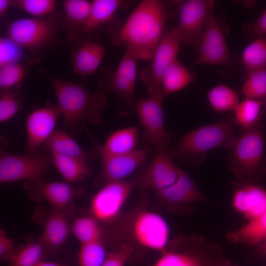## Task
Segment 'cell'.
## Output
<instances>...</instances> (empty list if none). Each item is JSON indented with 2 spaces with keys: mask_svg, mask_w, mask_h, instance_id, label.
Listing matches in <instances>:
<instances>
[{
  "mask_svg": "<svg viewBox=\"0 0 266 266\" xmlns=\"http://www.w3.org/2000/svg\"><path fill=\"white\" fill-rule=\"evenodd\" d=\"M69 215L65 211L53 208L47 215L42 233L38 240L45 256L57 257L66 241L70 230Z\"/></svg>",
  "mask_w": 266,
  "mask_h": 266,
  "instance_id": "ffe728a7",
  "label": "cell"
},
{
  "mask_svg": "<svg viewBox=\"0 0 266 266\" xmlns=\"http://www.w3.org/2000/svg\"><path fill=\"white\" fill-rule=\"evenodd\" d=\"M34 266H63L62 264L51 261L42 260L38 262Z\"/></svg>",
  "mask_w": 266,
  "mask_h": 266,
  "instance_id": "bcb514c9",
  "label": "cell"
},
{
  "mask_svg": "<svg viewBox=\"0 0 266 266\" xmlns=\"http://www.w3.org/2000/svg\"><path fill=\"white\" fill-rule=\"evenodd\" d=\"M57 100L61 116L66 126L75 131L87 121L98 125L102 121V113L108 104L106 94L92 93L83 84L48 76Z\"/></svg>",
  "mask_w": 266,
  "mask_h": 266,
  "instance_id": "7a4b0ae2",
  "label": "cell"
},
{
  "mask_svg": "<svg viewBox=\"0 0 266 266\" xmlns=\"http://www.w3.org/2000/svg\"><path fill=\"white\" fill-rule=\"evenodd\" d=\"M91 1L86 0H66L64 1L65 20L62 29L65 28L67 38L78 40L84 33V26L89 16Z\"/></svg>",
  "mask_w": 266,
  "mask_h": 266,
  "instance_id": "603a6c76",
  "label": "cell"
},
{
  "mask_svg": "<svg viewBox=\"0 0 266 266\" xmlns=\"http://www.w3.org/2000/svg\"><path fill=\"white\" fill-rule=\"evenodd\" d=\"M261 100L245 98L240 101L234 110V124L244 130L248 129L260 122V113L262 107Z\"/></svg>",
  "mask_w": 266,
  "mask_h": 266,
  "instance_id": "d6a6232c",
  "label": "cell"
},
{
  "mask_svg": "<svg viewBox=\"0 0 266 266\" xmlns=\"http://www.w3.org/2000/svg\"><path fill=\"white\" fill-rule=\"evenodd\" d=\"M138 142V127H131L119 130L111 134L101 147L107 153L123 155L136 150Z\"/></svg>",
  "mask_w": 266,
  "mask_h": 266,
  "instance_id": "f1b7e54d",
  "label": "cell"
},
{
  "mask_svg": "<svg viewBox=\"0 0 266 266\" xmlns=\"http://www.w3.org/2000/svg\"><path fill=\"white\" fill-rule=\"evenodd\" d=\"M222 266H230V264L228 263V262H227L226 264L223 265Z\"/></svg>",
  "mask_w": 266,
  "mask_h": 266,
  "instance_id": "7dc6e473",
  "label": "cell"
},
{
  "mask_svg": "<svg viewBox=\"0 0 266 266\" xmlns=\"http://www.w3.org/2000/svg\"><path fill=\"white\" fill-rule=\"evenodd\" d=\"M167 13L163 1L143 0L116 30H108L113 43L125 45L137 59L150 60L165 31Z\"/></svg>",
  "mask_w": 266,
  "mask_h": 266,
  "instance_id": "6da1fadb",
  "label": "cell"
},
{
  "mask_svg": "<svg viewBox=\"0 0 266 266\" xmlns=\"http://www.w3.org/2000/svg\"><path fill=\"white\" fill-rule=\"evenodd\" d=\"M101 240L80 245L79 266H102L108 255Z\"/></svg>",
  "mask_w": 266,
  "mask_h": 266,
  "instance_id": "836d02e7",
  "label": "cell"
},
{
  "mask_svg": "<svg viewBox=\"0 0 266 266\" xmlns=\"http://www.w3.org/2000/svg\"><path fill=\"white\" fill-rule=\"evenodd\" d=\"M227 238L231 242L244 243L252 247L263 242L266 239V210L240 228L228 233Z\"/></svg>",
  "mask_w": 266,
  "mask_h": 266,
  "instance_id": "4316f807",
  "label": "cell"
},
{
  "mask_svg": "<svg viewBox=\"0 0 266 266\" xmlns=\"http://www.w3.org/2000/svg\"><path fill=\"white\" fill-rule=\"evenodd\" d=\"M257 253L262 256H266V239L255 246Z\"/></svg>",
  "mask_w": 266,
  "mask_h": 266,
  "instance_id": "f6af8a7d",
  "label": "cell"
},
{
  "mask_svg": "<svg viewBox=\"0 0 266 266\" xmlns=\"http://www.w3.org/2000/svg\"><path fill=\"white\" fill-rule=\"evenodd\" d=\"M18 47L9 38H0V66L9 63L18 62L21 55Z\"/></svg>",
  "mask_w": 266,
  "mask_h": 266,
  "instance_id": "60d3db41",
  "label": "cell"
},
{
  "mask_svg": "<svg viewBox=\"0 0 266 266\" xmlns=\"http://www.w3.org/2000/svg\"><path fill=\"white\" fill-rule=\"evenodd\" d=\"M161 254L153 266H222L227 262L219 245L198 235L176 237Z\"/></svg>",
  "mask_w": 266,
  "mask_h": 266,
  "instance_id": "5b68a950",
  "label": "cell"
},
{
  "mask_svg": "<svg viewBox=\"0 0 266 266\" xmlns=\"http://www.w3.org/2000/svg\"><path fill=\"white\" fill-rule=\"evenodd\" d=\"M22 97L17 89L0 90V122L3 123L13 118L20 109Z\"/></svg>",
  "mask_w": 266,
  "mask_h": 266,
  "instance_id": "8d00e7d4",
  "label": "cell"
},
{
  "mask_svg": "<svg viewBox=\"0 0 266 266\" xmlns=\"http://www.w3.org/2000/svg\"><path fill=\"white\" fill-rule=\"evenodd\" d=\"M12 0H0V17L2 18L5 14Z\"/></svg>",
  "mask_w": 266,
  "mask_h": 266,
  "instance_id": "ee69618b",
  "label": "cell"
},
{
  "mask_svg": "<svg viewBox=\"0 0 266 266\" xmlns=\"http://www.w3.org/2000/svg\"><path fill=\"white\" fill-rule=\"evenodd\" d=\"M233 115L228 114L219 122L203 125L180 137L170 152L174 161L197 169L207 152L217 147L230 151L236 137L233 126Z\"/></svg>",
  "mask_w": 266,
  "mask_h": 266,
  "instance_id": "3957f363",
  "label": "cell"
},
{
  "mask_svg": "<svg viewBox=\"0 0 266 266\" xmlns=\"http://www.w3.org/2000/svg\"><path fill=\"white\" fill-rule=\"evenodd\" d=\"M43 144L50 153L78 158L86 161L93 160L98 156L95 149H84L63 130H55Z\"/></svg>",
  "mask_w": 266,
  "mask_h": 266,
  "instance_id": "cb8c5ba5",
  "label": "cell"
},
{
  "mask_svg": "<svg viewBox=\"0 0 266 266\" xmlns=\"http://www.w3.org/2000/svg\"><path fill=\"white\" fill-rule=\"evenodd\" d=\"M81 126L92 143L99 156L102 167V177L106 183L124 180L137 168L146 163L151 149L135 150L123 155H113L106 153L101 145L93 136L85 122Z\"/></svg>",
  "mask_w": 266,
  "mask_h": 266,
  "instance_id": "7c38bea8",
  "label": "cell"
},
{
  "mask_svg": "<svg viewBox=\"0 0 266 266\" xmlns=\"http://www.w3.org/2000/svg\"><path fill=\"white\" fill-rule=\"evenodd\" d=\"M234 209L249 221L266 210V190L249 182H242L232 198Z\"/></svg>",
  "mask_w": 266,
  "mask_h": 266,
  "instance_id": "44dd1931",
  "label": "cell"
},
{
  "mask_svg": "<svg viewBox=\"0 0 266 266\" xmlns=\"http://www.w3.org/2000/svg\"><path fill=\"white\" fill-rule=\"evenodd\" d=\"M241 60L247 74L266 69V36L254 39L243 50Z\"/></svg>",
  "mask_w": 266,
  "mask_h": 266,
  "instance_id": "1f68e13d",
  "label": "cell"
},
{
  "mask_svg": "<svg viewBox=\"0 0 266 266\" xmlns=\"http://www.w3.org/2000/svg\"><path fill=\"white\" fill-rule=\"evenodd\" d=\"M24 188L34 198L47 200L54 208L70 215V206L74 200L83 196L85 189L66 182L47 181L43 178L26 181Z\"/></svg>",
  "mask_w": 266,
  "mask_h": 266,
  "instance_id": "e0dca14e",
  "label": "cell"
},
{
  "mask_svg": "<svg viewBox=\"0 0 266 266\" xmlns=\"http://www.w3.org/2000/svg\"><path fill=\"white\" fill-rule=\"evenodd\" d=\"M181 170L175 164L169 147L157 148L151 162L132 180L135 188L157 192L173 184Z\"/></svg>",
  "mask_w": 266,
  "mask_h": 266,
  "instance_id": "9a60e30c",
  "label": "cell"
},
{
  "mask_svg": "<svg viewBox=\"0 0 266 266\" xmlns=\"http://www.w3.org/2000/svg\"><path fill=\"white\" fill-rule=\"evenodd\" d=\"M137 59L126 49L115 70L101 68L97 83L100 91L111 93L118 103V113L127 116L135 111L134 101Z\"/></svg>",
  "mask_w": 266,
  "mask_h": 266,
  "instance_id": "52a82bcc",
  "label": "cell"
},
{
  "mask_svg": "<svg viewBox=\"0 0 266 266\" xmlns=\"http://www.w3.org/2000/svg\"><path fill=\"white\" fill-rule=\"evenodd\" d=\"M70 230L80 245L100 240L103 235L99 222L91 215L75 218Z\"/></svg>",
  "mask_w": 266,
  "mask_h": 266,
  "instance_id": "4dcf8cb0",
  "label": "cell"
},
{
  "mask_svg": "<svg viewBox=\"0 0 266 266\" xmlns=\"http://www.w3.org/2000/svg\"><path fill=\"white\" fill-rule=\"evenodd\" d=\"M45 256L43 248L38 240L30 242L17 249L14 258L8 266H34Z\"/></svg>",
  "mask_w": 266,
  "mask_h": 266,
  "instance_id": "d590c367",
  "label": "cell"
},
{
  "mask_svg": "<svg viewBox=\"0 0 266 266\" xmlns=\"http://www.w3.org/2000/svg\"><path fill=\"white\" fill-rule=\"evenodd\" d=\"M52 164L50 153L18 155L1 149L0 182L30 181L42 178Z\"/></svg>",
  "mask_w": 266,
  "mask_h": 266,
  "instance_id": "30bf717a",
  "label": "cell"
},
{
  "mask_svg": "<svg viewBox=\"0 0 266 266\" xmlns=\"http://www.w3.org/2000/svg\"><path fill=\"white\" fill-rule=\"evenodd\" d=\"M245 29L253 39L266 36V9L254 21L248 24Z\"/></svg>",
  "mask_w": 266,
  "mask_h": 266,
  "instance_id": "7bdbcfd3",
  "label": "cell"
},
{
  "mask_svg": "<svg viewBox=\"0 0 266 266\" xmlns=\"http://www.w3.org/2000/svg\"><path fill=\"white\" fill-rule=\"evenodd\" d=\"M211 0H187L178 2L179 21L176 26L182 43L197 49L209 13Z\"/></svg>",
  "mask_w": 266,
  "mask_h": 266,
  "instance_id": "2e32d148",
  "label": "cell"
},
{
  "mask_svg": "<svg viewBox=\"0 0 266 266\" xmlns=\"http://www.w3.org/2000/svg\"><path fill=\"white\" fill-rule=\"evenodd\" d=\"M50 154L52 164L66 182L72 184L83 181L92 173L91 168L84 160L54 153Z\"/></svg>",
  "mask_w": 266,
  "mask_h": 266,
  "instance_id": "d4e9b609",
  "label": "cell"
},
{
  "mask_svg": "<svg viewBox=\"0 0 266 266\" xmlns=\"http://www.w3.org/2000/svg\"><path fill=\"white\" fill-rule=\"evenodd\" d=\"M195 74L177 59L166 69L161 80V94L165 97L179 91L192 83Z\"/></svg>",
  "mask_w": 266,
  "mask_h": 266,
  "instance_id": "83f0119b",
  "label": "cell"
},
{
  "mask_svg": "<svg viewBox=\"0 0 266 266\" xmlns=\"http://www.w3.org/2000/svg\"><path fill=\"white\" fill-rule=\"evenodd\" d=\"M197 52L198 56L192 63L193 65L228 66L233 61L222 30L215 17L214 2L212 0Z\"/></svg>",
  "mask_w": 266,
  "mask_h": 266,
  "instance_id": "5bb4252c",
  "label": "cell"
},
{
  "mask_svg": "<svg viewBox=\"0 0 266 266\" xmlns=\"http://www.w3.org/2000/svg\"><path fill=\"white\" fill-rule=\"evenodd\" d=\"M266 137L259 122L236 137L229 151L228 167L241 182H249L266 169Z\"/></svg>",
  "mask_w": 266,
  "mask_h": 266,
  "instance_id": "277c9868",
  "label": "cell"
},
{
  "mask_svg": "<svg viewBox=\"0 0 266 266\" xmlns=\"http://www.w3.org/2000/svg\"><path fill=\"white\" fill-rule=\"evenodd\" d=\"M207 99L213 110L219 112L234 111L240 102L238 93L222 84H219L209 90Z\"/></svg>",
  "mask_w": 266,
  "mask_h": 266,
  "instance_id": "f546056e",
  "label": "cell"
},
{
  "mask_svg": "<svg viewBox=\"0 0 266 266\" xmlns=\"http://www.w3.org/2000/svg\"><path fill=\"white\" fill-rule=\"evenodd\" d=\"M164 97L160 94L151 95L139 99L135 103V111L143 129V143L155 148L169 147L172 139L164 124Z\"/></svg>",
  "mask_w": 266,
  "mask_h": 266,
  "instance_id": "8fae6325",
  "label": "cell"
},
{
  "mask_svg": "<svg viewBox=\"0 0 266 266\" xmlns=\"http://www.w3.org/2000/svg\"><path fill=\"white\" fill-rule=\"evenodd\" d=\"M128 1L122 0H94L89 16L84 26V33H89L103 24L111 21L116 11L125 7Z\"/></svg>",
  "mask_w": 266,
  "mask_h": 266,
  "instance_id": "484cf974",
  "label": "cell"
},
{
  "mask_svg": "<svg viewBox=\"0 0 266 266\" xmlns=\"http://www.w3.org/2000/svg\"><path fill=\"white\" fill-rule=\"evenodd\" d=\"M26 75V69L18 62L9 63L0 66V90L17 89Z\"/></svg>",
  "mask_w": 266,
  "mask_h": 266,
  "instance_id": "74e56055",
  "label": "cell"
},
{
  "mask_svg": "<svg viewBox=\"0 0 266 266\" xmlns=\"http://www.w3.org/2000/svg\"><path fill=\"white\" fill-rule=\"evenodd\" d=\"M181 43V37L177 27L164 32L150 60L149 66L143 69L139 74L149 96L162 95V77L168 67L177 59Z\"/></svg>",
  "mask_w": 266,
  "mask_h": 266,
  "instance_id": "9c48e42d",
  "label": "cell"
},
{
  "mask_svg": "<svg viewBox=\"0 0 266 266\" xmlns=\"http://www.w3.org/2000/svg\"><path fill=\"white\" fill-rule=\"evenodd\" d=\"M241 93L245 98L258 100L266 98V69H259L247 74Z\"/></svg>",
  "mask_w": 266,
  "mask_h": 266,
  "instance_id": "e575fe53",
  "label": "cell"
},
{
  "mask_svg": "<svg viewBox=\"0 0 266 266\" xmlns=\"http://www.w3.org/2000/svg\"><path fill=\"white\" fill-rule=\"evenodd\" d=\"M134 189L133 180L105 183L91 200L90 215L99 222L109 223L117 220L124 203Z\"/></svg>",
  "mask_w": 266,
  "mask_h": 266,
  "instance_id": "4fadbf2b",
  "label": "cell"
},
{
  "mask_svg": "<svg viewBox=\"0 0 266 266\" xmlns=\"http://www.w3.org/2000/svg\"><path fill=\"white\" fill-rule=\"evenodd\" d=\"M59 15L54 14L42 18H25L17 19L9 24L7 36L20 47L36 51L56 41L57 32L62 29Z\"/></svg>",
  "mask_w": 266,
  "mask_h": 266,
  "instance_id": "ba28073f",
  "label": "cell"
},
{
  "mask_svg": "<svg viewBox=\"0 0 266 266\" xmlns=\"http://www.w3.org/2000/svg\"><path fill=\"white\" fill-rule=\"evenodd\" d=\"M54 0H15L12 5L36 18L45 17L55 9Z\"/></svg>",
  "mask_w": 266,
  "mask_h": 266,
  "instance_id": "f35d334b",
  "label": "cell"
},
{
  "mask_svg": "<svg viewBox=\"0 0 266 266\" xmlns=\"http://www.w3.org/2000/svg\"><path fill=\"white\" fill-rule=\"evenodd\" d=\"M122 231L131 239L130 244L145 249L165 251L169 243V228L160 214L144 207L134 209L124 219Z\"/></svg>",
  "mask_w": 266,
  "mask_h": 266,
  "instance_id": "8992f818",
  "label": "cell"
},
{
  "mask_svg": "<svg viewBox=\"0 0 266 266\" xmlns=\"http://www.w3.org/2000/svg\"><path fill=\"white\" fill-rule=\"evenodd\" d=\"M134 251L133 246L122 243L117 250L108 254L102 266H125Z\"/></svg>",
  "mask_w": 266,
  "mask_h": 266,
  "instance_id": "ab89813d",
  "label": "cell"
},
{
  "mask_svg": "<svg viewBox=\"0 0 266 266\" xmlns=\"http://www.w3.org/2000/svg\"><path fill=\"white\" fill-rule=\"evenodd\" d=\"M61 116L60 108L55 104L37 108L29 114L26 122L25 154H34L37 148L46 142L55 130Z\"/></svg>",
  "mask_w": 266,
  "mask_h": 266,
  "instance_id": "d6986e66",
  "label": "cell"
},
{
  "mask_svg": "<svg viewBox=\"0 0 266 266\" xmlns=\"http://www.w3.org/2000/svg\"><path fill=\"white\" fill-rule=\"evenodd\" d=\"M105 52V48L92 39L78 42L74 46L70 58L74 72L83 78L93 74L99 67Z\"/></svg>",
  "mask_w": 266,
  "mask_h": 266,
  "instance_id": "7402d4cb",
  "label": "cell"
},
{
  "mask_svg": "<svg viewBox=\"0 0 266 266\" xmlns=\"http://www.w3.org/2000/svg\"><path fill=\"white\" fill-rule=\"evenodd\" d=\"M156 194L158 200L172 212H188L195 203L206 200L192 177L182 170L173 184Z\"/></svg>",
  "mask_w": 266,
  "mask_h": 266,
  "instance_id": "ac0fdd59",
  "label": "cell"
},
{
  "mask_svg": "<svg viewBox=\"0 0 266 266\" xmlns=\"http://www.w3.org/2000/svg\"><path fill=\"white\" fill-rule=\"evenodd\" d=\"M16 250L14 239L6 235L2 230L0 231V259L9 263L14 258Z\"/></svg>",
  "mask_w": 266,
  "mask_h": 266,
  "instance_id": "b9f144b4",
  "label": "cell"
}]
</instances>
